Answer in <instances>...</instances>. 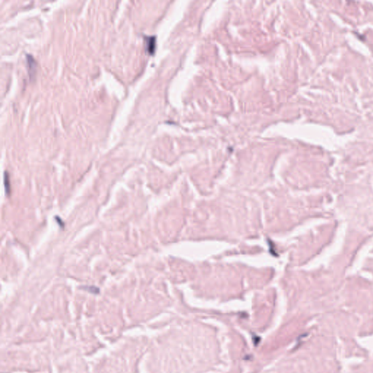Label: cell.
Here are the masks:
<instances>
[{
    "label": "cell",
    "instance_id": "cell-1",
    "mask_svg": "<svg viewBox=\"0 0 373 373\" xmlns=\"http://www.w3.org/2000/svg\"><path fill=\"white\" fill-rule=\"evenodd\" d=\"M26 67H27L28 73L29 75L30 79L33 80L34 79L37 72V63L34 57L30 54H26Z\"/></svg>",
    "mask_w": 373,
    "mask_h": 373
},
{
    "label": "cell",
    "instance_id": "cell-2",
    "mask_svg": "<svg viewBox=\"0 0 373 373\" xmlns=\"http://www.w3.org/2000/svg\"><path fill=\"white\" fill-rule=\"evenodd\" d=\"M146 42V48L148 53L150 55H152L155 50L156 46V37L154 36L146 37H145Z\"/></svg>",
    "mask_w": 373,
    "mask_h": 373
},
{
    "label": "cell",
    "instance_id": "cell-3",
    "mask_svg": "<svg viewBox=\"0 0 373 373\" xmlns=\"http://www.w3.org/2000/svg\"><path fill=\"white\" fill-rule=\"evenodd\" d=\"M4 184H5V192L7 195L9 196L10 194V176L7 171L4 173Z\"/></svg>",
    "mask_w": 373,
    "mask_h": 373
},
{
    "label": "cell",
    "instance_id": "cell-4",
    "mask_svg": "<svg viewBox=\"0 0 373 373\" xmlns=\"http://www.w3.org/2000/svg\"><path fill=\"white\" fill-rule=\"evenodd\" d=\"M83 288L84 289H86L88 292H91V293L98 294V292H99V289H98V288L95 287V286H85V287H83Z\"/></svg>",
    "mask_w": 373,
    "mask_h": 373
}]
</instances>
